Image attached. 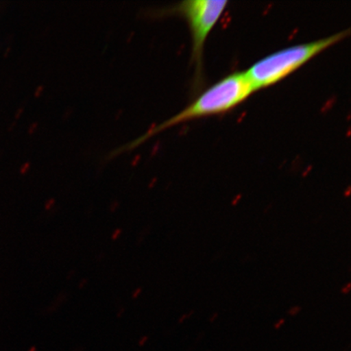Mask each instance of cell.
Instances as JSON below:
<instances>
[{"label":"cell","instance_id":"1","mask_svg":"<svg viewBox=\"0 0 351 351\" xmlns=\"http://www.w3.org/2000/svg\"><path fill=\"white\" fill-rule=\"evenodd\" d=\"M254 91L245 72L232 73L210 86L181 112L148 130L126 146L118 149L115 154L117 155L121 152L134 150L160 132L182 123L229 112L243 103Z\"/></svg>","mask_w":351,"mask_h":351},{"label":"cell","instance_id":"2","mask_svg":"<svg viewBox=\"0 0 351 351\" xmlns=\"http://www.w3.org/2000/svg\"><path fill=\"white\" fill-rule=\"evenodd\" d=\"M345 30L313 42L284 48L258 60L245 71L254 90L276 84L314 57L348 36Z\"/></svg>","mask_w":351,"mask_h":351},{"label":"cell","instance_id":"3","mask_svg":"<svg viewBox=\"0 0 351 351\" xmlns=\"http://www.w3.org/2000/svg\"><path fill=\"white\" fill-rule=\"evenodd\" d=\"M228 1L222 0H187L158 14H177L187 21L192 38V60L197 77L201 76L202 60L206 41L226 10Z\"/></svg>","mask_w":351,"mask_h":351},{"label":"cell","instance_id":"4","mask_svg":"<svg viewBox=\"0 0 351 351\" xmlns=\"http://www.w3.org/2000/svg\"><path fill=\"white\" fill-rule=\"evenodd\" d=\"M301 310L302 308L300 306H293L289 310L288 314L292 315V317H295V315L300 313Z\"/></svg>","mask_w":351,"mask_h":351},{"label":"cell","instance_id":"5","mask_svg":"<svg viewBox=\"0 0 351 351\" xmlns=\"http://www.w3.org/2000/svg\"><path fill=\"white\" fill-rule=\"evenodd\" d=\"M350 283H348V285H345V287L341 289V293H345V295H348V293H349V292L350 291Z\"/></svg>","mask_w":351,"mask_h":351},{"label":"cell","instance_id":"6","mask_svg":"<svg viewBox=\"0 0 351 351\" xmlns=\"http://www.w3.org/2000/svg\"><path fill=\"white\" fill-rule=\"evenodd\" d=\"M284 324H285V319H280L278 323L275 324L274 328L276 329H279L280 327H282L283 326Z\"/></svg>","mask_w":351,"mask_h":351},{"label":"cell","instance_id":"7","mask_svg":"<svg viewBox=\"0 0 351 351\" xmlns=\"http://www.w3.org/2000/svg\"><path fill=\"white\" fill-rule=\"evenodd\" d=\"M241 197V195H239L238 196H237L236 199L232 200V206H236L237 204H239V201L240 200Z\"/></svg>","mask_w":351,"mask_h":351},{"label":"cell","instance_id":"8","mask_svg":"<svg viewBox=\"0 0 351 351\" xmlns=\"http://www.w3.org/2000/svg\"><path fill=\"white\" fill-rule=\"evenodd\" d=\"M147 341V337H143L141 341H139V346H143L145 343H146Z\"/></svg>","mask_w":351,"mask_h":351},{"label":"cell","instance_id":"9","mask_svg":"<svg viewBox=\"0 0 351 351\" xmlns=\"http://www.w3.org/2000/svg\"><path fill=\"white\" fill-rule=\"evenodd\" d=\"M217 313L214 314L213 317L212 318H210V322H213L214 320L217 319Z\"/></svg>","mask_w":351,"mask_h":351},{"label":"cell","instance_id":"10","mask_svg":"<svg viewBox=\"0 0 351 351\" xmlns=\"http://www.w3.org/2000/svg\"><path fill=\"white\" fill-rule=\"evenodd\" d=\"M29 351H37V350L34 348V346H32V348H30Z\"/></svg>","mask_w":351,"mask_h":351}]
</instances>
